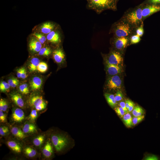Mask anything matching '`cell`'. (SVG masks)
I'll return each mask as SVG.
<instances>
[{
	"mask_svg": "<svg viewBox=\"0 0 160 160\" xmlns=\"http://www.w3.org/2000/svg\"><path fill=\"white\" fill-rule=\"evenodd\" d=\"M136 28L121 17L113 23L109 31V34L117 37H130L136 34Z\"/></svg>",
	"mask_w": 160,
	"mask_h": 160,
	"instance_id": "cell-1",
	"label": "cell"
},
{
	"mask_svg": "<svg viewBox=\"0 0 160 160\" xmlns=\"http://www.w3.org/2000/svg\"><path fill=\"white\" fill-rule=\"evenodd\" d=\"M119 0H87V9L95 11L100 14L103 11L111 10H117V4Z\"/></svg>",
	"mask_w": 160,
	"mask_h": 160,
	"instance_id": "cell-2",
	"label": "cell"
},
{
	"mask_svg": "<svg viewBox=\"0 0 160 160\" xmlns=\"http://www.w3.org/2000/svg\"><path fill=\"white\" fill-rule=\"evenodd\" d=\"M144 4L143 3L135 7L127 10L121 17L136 28L143 23L142 10Z\"/></svg>",
	"mask_w": 160,
	"mask_h": 160,
	"instance_id": "cell-3",
	"label": "cell"
},
{
	"mask_svg": "<svg viewBox=\"0 0 160 160\" xmlns=\"http://www.w3.org/2000/svg\"><path fill=\"white\" fill-rule=\"evenodd\" d=\"M50 140L53 147L57 152L63 151L67 147L69 140L65 135L60 133H53L51 135Z\"/></svg>",
	"mask_w": 160,
	"mask_h": 160,
	"instance_id": "cell-4",
	"label": "cell"
},
{
	"mask_svg": "<svg viewBox=\"0 0 160 160\" xmlns=\"http://www.w3.org/2000/svg\"><path fill=\"white\" fill-rule=\"evenodd\" d=\"M104 57L105 63L122 66L123 58L122 52L113 49Z\"/></svg>",
	"mask_w": 160,
	"mask_h": 160,
	"instance_id": "cell-5",
	"label": "cell"
},
{
	"mask_svg": "<svg viewBox=\"0 0 160 160\" xmlns=\"http://www.w3.org/2000/svg\"><path fill=\"white\" fill-rule=\"evenodd\" d=\"M110 42L114 49L122 52L129 44L130 37H117L113 36Z\"/></svg>",
	"mask_w": 160,
	"mask_h": 160,
	"instance_id": "cell-6",
	"label": "cell"
},
{
	"mask_svg": "<svg viewBox=\"0 0 160 160\" xmlns=\"http://www.w3.org/2000/svg\"><path fill=\"white\" fill-rule=\"evenodd\" d=\"M143 7L142 10L143 20V21L151 15L160 11V5L145 4Z\"/></svg>",
	"mask_w": 160,
	"mask_h": 160,
	"instance_id": "cell-7",
	"label": "cell"
},
{
	"mask_svg": "<svg viewBox=\"0 0 160 160\" xmlns=\"http://www.w3.org/2000/svg\"><path fill=\"white\" fill-rule=\"evenodd\" d=\"M122 85V81L120 77L117 75L109 77L107 81L106 88L110 90H115L120 89Z\"/></svg>",
	"mask_w": 160,
	"mask_h": 160,
	"instance_id": "cell-8",
	"label": "cell"
},
{
	"mask_svg": "<svg viewBox=\"0 0 160 160\" xmlns=\"http://www.w3.org/2000/svg\"><path fill=\"white\" fill-rule=\"evenodd\" d=\"M57 28L47 34V39L48 41L54 44H59L61 41V34Z\"/></svg>",
	"mask_w": 160,
	"mask_h": 160,
	"instance_id": "cell-9",
	"label": "cell"
},
{
	"mask_svg": "<svg viewBox=\"0 0 160 160\" xmlns=\"http://www.w3.org/2000/svg\"><path fill=\"white\" fill-rule=\"evenodd\" d=\"M53 146L50 139H47L42 149V155L46 158L49 159L52 156L53 154Z\"/></svg>",
	"mask_w": 160,
	"mask_h": 160,
	"instance_id": "cell-10",
	"label": "cell"
},
{
	"mask_svg": "<svg viewBox=\"0 0 160 160\" xmlns=\"http://www.w3.org/2000/svg\"><path fill=\"white\" fill-rule=\"evenodd\" d=\"M24 113L20 108H15L13 110L11 116L12 120L15 122L20 123L25 119Z\"/></svg>",
	"mask_w": 160,
	"mask_h": 160,
	"instance_id": "cell-11",
	"label": "cell"
},
{
	"mask_svg": "<svg viewBox=\"0 0 160 160\" xmlns=\"http://www.w3.org/2000/svg\"><path fill=\"white\" fill-rule=\"evenodd\" d=\"M58 28L57 25L52 22H46L43 23L40 27V30L43 34H48L52 31Z\"/></svg>",
	"mask_w": 160,
	"mask_h": 160,
	"instance_id": "cell-12",
	"label": "cell"
},
{
	"mask_svg": "<svg viewBox=\"0 0 160 160\" xmlns=\"http://www.w3.org/2000/svg\"><path fill=\"white\" fill-rule=\"evenodd\" d=\"M42 78L39 76H34L32 77L29 82L31 90L35 91L40 89L43 84Z\"/></svg>",
	"mask_w": 160,
	"mask_h": 160,
	"instance_id": "cell-13",
	"label": "cell"
},
{
	"mask_svg": "<svg viewBox=\"0 0 160 160\" xmlns=\"http://www.w3.org/2000/svg\"><path fill=\"white\" fill-rule=\"evenodd\" d=\"M21 129L26 135L35 133L38 130L37 128L34 123L30 121L25 122L23 125Z\"/></svg>",
	"mask_w": 160,
	"mask_h": 160,
	"instance_id": "cell-14",
	"label": "cell"
},
{
	"mask_svg": "<svg viewBox=\"0 0 160 160\" xmlns=\"http://www.w3.org/2000/svg\"><path fill=\"white\" fill-rule=\"evenodd\" d=\"M7 145L8 148L16 153L20 154L23 151V148L20 144L14 140H9L7 142Z\"/></svg>",
	"mask_w": 160,
	"mask_h": 160,
	"instance_id": "cell-15",
	"label": "cell"
},
{
	"mask_svg": "<svg viewBox=\"0 0 160 160\" xmlns=\"http://www.w3.org/2000/svg\"><path fill=\"white\" fill-rule=\"evenodd\" d=\"M52 56L55 61L58 63L63 62L65 60V55L60 47H57L52 52Z\"/></svg>",
	"mask_w": 160,
	"mask_h": 160,
	"instance_id": "cell-16",
	"label": "cell"
},
{
	"mask_svg": "<svg viewBox=\"0 0 160 160\" xmlns=\"http://www.w3.org/2000/svg\"><path fill=\"white\" fill-rule=\"evenodd\" d=\"M30 50L33 53H38L42 47V44L35 37L31 39L28 44Z\"/></svg>",
	"mask_w": 160,
	"mask_h": 160,
	"instance_id": "cell-17",
	"label": "cell"
},
{
	"mask_svg": "<svg viewBox=\"0 0 160 160\" xmlns=\"http://www.w3.org/2000/svg\"><path fill=\"white\" fill-rule=\"evenodd\" d=\"M12 101L19 107L23 108L25 107V103L22 95L17 92H13L10 94Z\"/></svg>",
	"mask_w": 160,
	"mask_h": 160,
	"instance_id": "cell-18",
	"label": "cell"
},
{
	"mask_svg": "<svg viewBox=\"0 0 160 160\" xmlns=\"http://www.w3.org/2000/svg\"><path fill=\"white\" fill-rule=\"evenodd\" d=\"M106 63L107 71L109 75L111 76L117 75L122 72V66Z\"/></svg>",
	"mask_w": 160,
	"mask_h": 160,
	"instance_id": "cell-19",
	"label": "cell"
},
{
	"mask_svg": "<svg viewBox=\"0 0 160 160\" xmlns=\"http://www.w3.org/2000/svg\"><path fill=\"white\" fill-rule=\"evenodd\" d=\"M10 129L13 135L19 140H23L27 137L26 135L23 132L21 128L14 126L12 127Z\"/></svg>",
	"mask_w": 160,
	"mask_h": 160,
	"instance_id": "cell-20",
	"label": "cell"
},
{
	"mask_svg": "<svg viewBox=\"0 0 160 160\" xmlns=\"http://www.w3.org/2000/svg\"><path fill=\"white\" fill-rule=\"evenodd\" d=\"M46 135L44 133L40 134L34 137L32 143L34 146L38 148L42 147L46 140Z\"/></svg>",
	"mask_w": 160,
	"mask_h": 160,
	"instance_id": "cell-21",
	"label": "cell"
},
{
	"mask_svg": "<svg viewBox=\"0 0 160 160\" xmlns=\"http://www.w3.org/2000/svg\"><path fill=\"white\" fill-rule=\"evenodd\" d=\"M45 102L42 97L40 95L32 96L29 99V100L30 105L34 108Z\"/></svg>",
	"mask_w": 160,
	"mask_h": 160,
	"instance_id": "cell-22",
	"label": "cell"
},
{
	"mask_svg": "<svg viewBox=\"0 0 160 160\" xmlns=\"http://www.w3.org/2000/svg\"><path fill=\"white\" fill-rule=\"evenodd\" d=\"M23 151L26 156L29 158H34L38 154L36 149L30 146H25L23 148Z\"/></svg>",
	"mask_w": 160,
	"mask_h": 160,
	"instance_id": "cell-23",
	"label": "cell"
},
{
	"mask_svg": "<svg viewBox=\"0 0 160 160\" xmlns=\"http://www.w3.org/2000/svg\"><path fill=\"white\" fill-rule=\"evenodd\" d=\"M41 61L38 58L33 57L31 58L28 65V68L31 72L37 71V68Z\"/></svg>",
	"mask_w": 160,
	"mask_h": 160,
	"instance_id": "cell-24",
	"label": "cell"
},
{
	"mask_svg": "<svg viewBox=\"0 0 160 160\" xmlns=\"http://www.w3.org/2000/svg\"><path fill=\"white\" fill-rule=\"evenodd\" d=\"M104 95L108 103L111 107H113L116 105L117 101L115 99V96L113 95L105 93Z\"/></svg>",
	"mask_w": 160,
	"mask_h": 160,
	"instance_id": "cell-25",
	"label": "cell"
},
{
	"mask_svg": "<svg viewBox=\"0 0 160 160\" xmlns=\"http://www.w3.org/2000/svg\"><path fill=\"white\" fill-rule=\"evenodd\" d=\"M123 119L126 126L128 128L133 125L132 118L131 114L128 113H125L123 116Z\"/></svg>",
	"mask_w": 160,
	"mask_h": 160,
	"instance_id": "cell-26",
	"label": "cell"
},
{
	"mask_svg": "<svg viewBox=\"0 0 160 160\" xmlns=\"http://www.w3.org/2000/svg\"><path fill=\"white\" fill-rule=\"evenodd\" d=\"M52 53L51 49L49 47H42L38 53L39 55L44 56H48Z\"/></svg>",
	"mask_w": 160,
	"mask_h": 160,
	"instance_id": "cell-27",
	"label": "cell"
},
{
	"mask_svg": "<svg viewBox=\"0 0 160 160\" xmlns=\"http://www.w3.org/2000/svg\"><path fill=\"white\" fill-rule=\"evenodd\" d=\"M38 111L35 109L32 110L30 114L26 119L29 121L34 123L38 116Z\"/></svg>",
	"mask_w": 160,
	"mask_h": 160,
	"instance_id": "cell-28",
	"label": "cell"
},
{
	"mask_svg": "<svg viewBox=\"0 0 160 160\" xmlns=\"http://www.w3.org/2000/svg\"><path fill=\"white\" fill-rule=\"evenodd\" d=\"M19 89L20 92L22 94L27 95L29 93L28 85L26 83H23L20 85Z\"/></svg>",
	"mask_w": 160,
	"mask_h": 160,
	"instance_id": "cell-29",
	"label": "cell"
},
{
	"mask_svg": "<svg viewBox=\"0 0 160 160\" xmlns=\"http://www.w3.org/2000/svg\"><path fill=\"white\" fill-rule=\"evenodd\" d=\"M144 111L140 106L137 105L134 107L132 111V114L134 116H140L143 115Z\"/></svg>",
	"mask_w": 160,
	"mask_h": 160,
	"instance_id": "cell-30",
	"label": "cell"
},
{
	"mask_svg": "<svg viewBox=\"0 0 160 160\" xmlns=\"http://www.w3.org/2000/svg\"><path fill=\"white\" fill-rule=\"evenodd\" d=\"M33 36L36 38L42 44H44L47 40V37L41 33H35L32 34Z\"/></svg>",
	"mask_w": 160,
	"mask_h": 160,
	"instance_id": "cell-31",
	"label": "cell"
},
{
	"mask_svg": "<svg viewBox=\"0 0 160 160\" xmlns=\"http://www.w3.org/2000/svg\"><path fill=\"white\" fill-rule=\"evenodd\" d=\"M48 69L47 64L45 62L41 61L37 68V71L44 73L46 72Z\"/></svg>",
	"mask_w": 160,
	"mask_h": 160,
	"instance_id": "cell-32",
	"label": "cell"
},
{
	"mask_svg": "<svg viewBox=\"0 0 160 160\" xmlns=\"http://www.w3.org/2000/svg\"><path fill=\"white\" fill-rule=\"evenodd\" d=\"M10 86L9 84L5 81H2L0 84V90L2 92L9 91Z\"/></svg>",
	"mask_w": 160,
	"mask_h": 160,
	"instance_id": "cell-33",
	"label": "cell"
},
{
	"mask_svg": "<svg viewBox=\"0 0 160 160\" xmlns=\"http://www.w3.org/2000/svg\"><path fill=\"white\" fill-rule=\"evenodd\" d=\"M141 39L139 36L136 34H134L130 37V44H137L139 42Z\"/></svg>",
	"mask_w": 160,
	"mask_h": 160,
	"instance_id": "cell-34",
	"label": "cell"
},
{
	"mask_svg": "<svg viewBox=\"0 0 160 160\" xmlns=\"http://www.w3.org/2000/svg\"><path fill=\"white\" fill-rule=\"evenodd\" d=\"M7 82L9 84L10 87L15 88L19 84V81L17 78L13 77L8 79Z\"/></svg>",
	"mask_w": 160,
	"mask_h": 160,
	"instance_id": "cell-35",
	"label": "cell"
},
{
	"mask_svg": "<svg viewBox=\"0 0 160 160\" xmlns=\"http://www.w3.org/2000/svg\"><path fill=\"white\" fill-rule=\"evenodd\" d=\"M9 130L8 127L6 126H1L0 127V135L1 136H5L7 135L9 132Z\"/></svg>",
	"mask_w": 160,
	"mask_h": 160,
	"instance_id": "cell-36",
	"label": "cell"
},
{
	"mask_svg": "<svg viewBox=\"0 0 160 160\" xmlns=\"http://www.w3.org/2000/svg\"><path fill=\"white\" fill-rule=\"evenodd\" d=\"M143 26L144 24L143 23L136 29V34L140 37H142L144 33Z\"/></svg>",
	"mask_w": 160,
	"mask_h": 160,
	"instance_id": "cell-37",
	"label": "cell"
},
{
	"mask_svg": "<svg viewBox=\"0 0 160 160\" xmlns=\"http://www.w3.org/2000/svg\"><path fill=\"white\" fill-rule=\"evenodd\" d=\"M144 117V116L143 115L140 116H135L132 119L133 125H135L141 122L143 120Z\"/></svg>",
	"mask_w": 160,
	"mask_h": 160,
	"instance_id": "cell-38",
	"label": "cell"
},
{
	"mask_svg": "<svg viewBox=\"0 0 160 160\" xmlns=\"http://www.w3.org/2000/svg\"><path fill=\"white\" fill-rule=\"evenodd\" d=\"M115 110L117 114L121 117H123L124 115L126 113L124 109L120 106L116 107Z\"/></svg>",
	"mask_w": 160,
	"mask_h": 160,
	"instance_id": "cell-39",
	"label": "cell"
},
{
	"mask_svg": "<svg viewBox=\"0 0 160 160\" xmlns=\"http://www.w3.org/2000/svg\"><path fill=\"white\" fill-rule=\"evenodd\" d=\"M123 94L121 91L118 90L115 96V99L116 101L121 100L123 98Z\"/></svg>",
	"mask_w": 160,
	"mask_h": 160,
	"instance_id": "cell-40",
	"label": "cell"
},
{
	"mask_svg": "<svg viewBox=\"0 0 160 160\" xmlns=\"http://www.w3.org/2000/svg\"><path fill=\"white\" fill-rule=\"evenodd\" d=\"M2 111H0V121L4 123L7 122V115Z\"/></svg>",
	"mask_w": 160,
	"mask_h": 160,
	"instance_id": "cell-41",
	"label": "cell"
},
{
	"mask_svg": "<svg viewBox=\"0 0 160 160\" xmlns=\"http://www.w3.org/2000/svg\"><path fill=\"white\" fill-rule=\"evenodd\" d=\"M47 103L45 102L39 105L35 108V109L38 111L42 110L45 108L47 106Z\"/></svg>",
	"mask_w": 160,
	"mask_h": 160,
	"instance_id": "cell-42",
	"label": "cell"
},
{
	"mask_svg": "<svg viewBox=\"0 0 160 160\" xmlns=\"http://www.w3.org/2000/svg\"><path fill=\"white\" fill-rule=\"evenodd\" d=\"M145 159L147 160H157L159 159V158L156 155L151 154L146 157Z\"/></svg>",
	"mask_w": 160,
	"mask_h": 160,
	"instance_id": "cell-43",
	"label": "cell"
},
{
	"mask_svg": "<svg viewBox=\"0 0 160 160\" xmlns=\"http://www.w3.org/2000/svg\"><path fill=\"white\" fill-rule=\"evenodd\" d=\"M147 2L146 4L160 5V0H147Z\"/></svg>",
	"mask_w": 160,
	"mask_h": 160,
	"instance_id": "cell-44",
	"label": "cell"
},
{
	"mask_svg": "<svg viewBox=\"0 0 160 160\" xmlns=\"http://www.w3.org/2000/svg\"><path fill=\"white\" fill-rule=\"evenodd\" d=\"M8 103L7 101L4 100H3V106L2 111L4 112H6L7 111L8 108Z\"/></svg>",
	"mask_w": 160,
	"mask_h": 160,
	"instance_id": "cell-45",
	"label": "cell"
},
{
	"mask_svg": "<svg viewBox=\"0 0 160 160\" xmlns=\"http://www.w3.org/2000/svg\"><path fill=\"white\" fill-rule=\"evenodd\" d=\"M27 73L25 68L23 67L21 75V78L23 79H26L27 77Z\"/></svg>",
	"mask_w": 160,
	"mask_h": 160,
	"instance_id": "cell-46",
	"label": "cell"
},
{
	"mask_svg": "<svg viewBox=\"0 0 160 160\" xmlns=\"http://www.w3.org/2000/svg\"><path fill=\"white\" fill-rule=\"evenodd\" d=\"M119 105V106L124 109L126 113H128V111L126 107L125 103L124 102L122 101L120 102Z\"/></svg>",
	"mask_w": 160,
	"mask_h": 160,
	"instance_id": "cell-47",
	"label": "cell"
},
{
	"mask_svg": "<svg viewBox=\"0 0 160 160\" xmlns=\"http://www.w3.org/2000/svg\"><path fill=\"white\" fill-rule=\"evenodd\" d=\"M23 67H21L18 69L17 70L16 75L18 78H21V75Z\"/></svg>",
	"mask_w": 160,
	"mask_h": 160,
	"instance_id": "cell-48",
	"label": "cell"
},
{
	"mask_svg": "<svg viewBox=\"0 0 160 160\" xmlns=\"http://www.w3.org/2000/svg\"><path fill=\"white\" fill-rule=\"evenodd\" d=\"M134 106L135 104L132 101L128 109V112H131L134 108L135 107Z\"/></svg>",
	"mask_w": 160,
	"mask_h": 160,
	"instance_id": "cell-49",
	"label": "cell"
},
{
	"mask_svg": "<svg viewBox=\"0 0 160 160\" xmlns=\"http://www.w3.org/2000/svg\"><path fill=\"white\" fill-rule=\"evenodd\" d=\"M132 101L129 100H125V105L127 108L128 110V108L130 105Z\"/></svg>",
	"mask_w": 160,
	"mask_h": 160,
	"instance_id": "cell-50",
	"label": "cell"
},
{
	"mask_svg": "<svg viewBox=\"0 0 160 160\" xmlns=\"http://www.w3.org/2000/svg\"><path fill=\"white\" fill-rule=\"evenodd\" d=\"M3 99H1L0 100V111H2L3 106Z\"/></svg>",
	"mask_w": 160,
	"mask_h": 160,
	"instance_id": "cell-51",
	"label": "cell"
},
{
	"mask_svg": "<svg viewBox=\"0 0 160 160\" xmlns=\"http://www.w3.org/2000/svg\"><path fill=\"white\" fill-rule=\"evenodd\" d=\"M86 0L87 1V0Z\"/></svg>",
	"mask_w": 160,
	"mask_h": 160,
	"instance_id": "cell-52",
	"label": "cell"
}]
</instances>
